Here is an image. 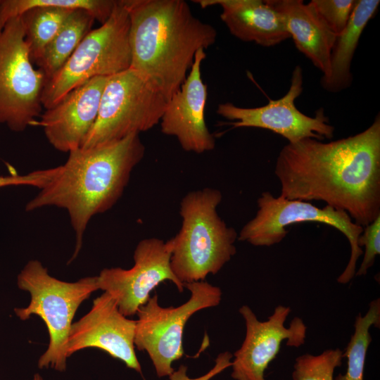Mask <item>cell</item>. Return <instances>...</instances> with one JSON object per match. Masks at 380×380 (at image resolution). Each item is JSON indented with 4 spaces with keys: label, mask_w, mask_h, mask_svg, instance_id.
<instances>
[{
    "label": "cell",
    "mask_w": 380,
    "mask_h": 380,
    "mask_svg": "<svg viewBox=\"0 0 380 380\" xmlns=\"http://www.w3.org/2000/svg\"><path fill=\"white\" fill-rule=\"evenodd\" d=\"M326 25L336 35L348 24L355 0H312L309 2Z\"/></svg>",
    "instance_id": "cell-24"
},
{
    "label": "cell",
    "mask_w": 380,
    "mask_h": 380,
    "mask_svg": "<svg viewBox=\"0 0 380 380\" xmlns=\"http://www.w3.org/2000/svg\"><path fill=\"white\" fill-rule=\"evenodd\" d=\"M115 3V0H0V32L9 20L21 16L30 56L36 63L75 9L87 11L103 24Z\"/></svg>",
    "instance_id": "cell-15"
},
{
    "label": "cell",
    "mask_w": 380,
    "mask_h": 380,
    "mask_svg": "<svg viewBox=\"0 0 380 380\" xmlns=\"http://www.w3.org/2000/svg\"><path fill=\"white\" fill-rule=\"evenodd\" d=\"M189 299L179 307H161L157 294L141 306L137 315L134 346L150 357L158 377L170 376L173 362L183 354L182 336L188 319L196 312L220 304L221 289L204 281L184 284Z\"/></svg>",
    "instance_id": "cell-10"
},
{
    "label": "cell",
    "mask_w": 380,
    "mask_h": 380,
    "mask_svg": "<svg viewBox=\"0 0 380 380\" xmlns=\"http://www.w3.org/2000/svg\"><path fill=\"white\" fill-rule=\"evenodd\" d=\"M145 154L139 134L115 141L69 152L61 165L44 169V181L25 205L33 211L46 206L65 209L75 234L69 262L77 256L91 218L110 210L121 198L134 168Z\"/></svg>",
    "instance_id": "cell-2"
},
{
    "label": "cell",
    "mask_w": 380,
    "mask_h": 380,
    "mask_svg": "<svg viewBox=\"0 0 380 380\" xmlns=\"http://www.w3.org/2000/svg\"><path fill=\"white\" fill-rule=\"evenodd\" d=\"M233 355L229 352L220 353L215 359V365L205 374L197 378H190L187 375V367L182 365L170 376L169 380H210L217 374L232 365L231 359Z\"/></svg>",
    "instance_id": "cell-26"
},
{
    "label": "cell",
    "mask_w": 380,
    "mask_h": 380,
    "mask_svg": "<svg viewBox=\"0 0 380 380\" xmlns=\"http://www.w3.org/2000/svg\"><path fill=\"white\" fill-rule=\"evenodd\" d=\"M136 320L127 318L119 310L114 297L104 291L95 298L91 310L72 324L65 348L68 358L85 348H97L141 372L134 347Z\"/></svg>",
    "instance_id": "cell-14"
},
{
    "label": "cell",
    "mask_w": 380,
    "mask_h": 380,
    "mask_svg": "<svg viewBox=\"0 0 380 380\" xmlns=\"http://www.w3.org/2000/svg\"><path fill=\"white\" fill-rule=\"evenodd\" d=\"M202 8L219 5L220 18L235 37L262 46L277 45L290 35L280 14L267 0H194Z\"/></svg>",
    "instance_id": "cell-18"
},
{
    "label": "cell",
    "mask_w": 380,
    "mask_h": 380,
    "mask_svg": "<svg viewBox=\"0 0 380 380\" xmlns=\"http://www.w3.org/2000/svg\"><path fill=\"white\" fill-rule=\"evenodd\" d=\"M380 325V299L372 300L365 315L359 314L355 320L354 333L348 342L343 356L347 358V369L335 380H363L367 352L372 336L369 329Z\"/></svg>",
    "instance_id": "cell-22"
},
{
    "label": "cell",
    "mask_w": 380,
    "mask_h": 380,
    "mask_svg": "<svg viewBox=\"0 0 380 380\" xmlns=\"http://www.w3.org/2000/svg\"><path fill=\"white\" fill-rule=\"evenodd\" d=\"M303 75L300 65L293 70L289 89L282 97L269 99L267 104L256 108H243L232 103L218 105L217 113L232 120L234 127L266 129L295 143L305 138L323 140L334 137V127L329 123L324 110L319 109L315 116L301 113L295 101L303 91Z\"/></svg>",
    "instance_id": "cell-12"
},
{
    "label": "cell",
    "mask_w": 380,
    "mask_h": 380,
    "mask_svg": "<svg viewBox=\"0 0 380 380\" xmlns=\"http://www.w3.org/2000/svg\"><path fill=\"white\" fill-rule=\"evenodd\" d=\"M32 380H43V378L39 374L37 373L34 375Z\"/></svg>",
    "instance_id": "cell-28"
},
{
    "label": "cell",
    "mask_w": 380,
    "mask_h": 380,
    "mask_svg": "<svg viewBox=\"0 0 380 380\" xmlns=\"http://www.w3.org/2000/svg\"><path fill=\"white\" fill-rule=\"evenodd\" d=\"M357 243L360 248L365 246V251L361 265L355 275L363 276L367 274L380 253V216L363 228Z\"/></svg>",
    "instance_id": "cell-25"
},
{
    "label": "cell",
    "mask_w": 380,
    "mask_h": 380,
    "mask_svg": "<svg viewBox=\"0 0 380 380\" xmlns=\"http://www.w3.org/2000/svg\"><path fill=\"white\" fill-rule=\"evenodd\" d=\"M167 102L131 68L109 77L96 120L81 147L118 141L152 129L160 123Z\"/></svg>",
    "instance_id": "cell-7"
},
{
    "label": "cell",
    "mask_w": 380,
    "mask_h": 380,
    "mask_svg": "<svg viewBox=\"0 0 380 380\" xmlns=\"http://www.w3.org/2000/svg\"><path fill=\"white\" fill-rule=\"evenodd\" d=\"M220 190L204 188L186 194L181 201L182 226L172 238V270L183 284L204 281L216 274L236 254V230L219 216Z\"/></svg>",
    "instance_id": "cell-4"
},
{
    "label": "cell",
    "mask_w": 380,
    "mask_h": 380,
    "mask_svg": "<svg viewBox=\"0 0 380 380\" xmlns=\"http://www.w3.org/2000/svg\"><path fill=\"white\" fill-rule=\"evenodd\" d=\"M46 81L32 65L21 16L11 18L0 32V124L15 132L34 126Z\"/></svg>",
    "instance_id": "cell-9"
},
{
    "label": "cell",
    "mask_w": 380,
    "mask_h": 380,
    "mask_svg": "<svg viewBox=\"0 0 380 380\" xmlns=\"http://www.w3.org/2000/svg\"><path fill=\"white\" fill-rule=\"evenodd\" d=\"M205 57L204 49L197 51L189 74L167 101L160 121L164 134L176 137L183 150L196 153L212 151L215 146L204 118L208 89L201 67Z\"/></svg>",
    "instance_id": "cell-16"
},
{
    "label": "cell",
    "mask_w": 380,
    "mask_h": 380,
    "mask_svg": "<svg viewBox=\"0 0 380 380\" xmlns=\"http://www.w3.org/2000/svg\"><path fill=\"white\" fill-rule=\"evenodd\" d=\"M86 10L75 9L35 63L46 80L53 77L71 56L95 21Z\"/></svg>",
    "instance_id": "cell-21"
},
{
    "label": "cell",
    "mask_w": 380,
    "mask_h": 380,
    "mask_svg": "<svg viewBox=\"0 0 380 380\" xmlns=\"http://www.w3.org/2000/svg\"><path fill=\"white\" fill-rule=\"evenodd\" d=\"M172 251V239L166 241L157 238L142 239L134 250L133 267L104 268L97 276L99 289L114 297L125 317L136 315L150 298V292L166 280L183 292L184 284L171 268Z\"/></svg>",
    "instance_id": "cell-11"
},
{
    "label": "cell",
    "mask_w": 380,
    "mask_h": 380,
    "mask_svg": "<svg viewBox=\"0 0 380 380\" xmlns=\"http://www.w3.org/2000/svg\"><path fill=\"white\" fill-rule=\"evenodd\" d=\"M44 180L43 170H35L25 175L0 176V188L7 186L29 185L39 189Z\"/></svg>",
    "instance_id": "cell-27"
},
{
    "label": "cell",
    "mask_w": 380,
    "mask_h": 380,
    "mask_svg": "<svg viewBox=\"0 0 380 380\" xmlns=\"http://www.w3.org/2000/svg\"><path fill=\"white\" fill-rule=\"evenodd\" d=\"M280 14L297 49L322 72L329 75L330 56L336 34L310 3L302 0H267Z\"/></svg>",
    "instance_id": "cell-19"
},
{
    "label": "cell",
    "mask_w": 380,
    "mask_h": 380,
    "mask_svg": "<svg viewBox=\"0 0 380 380\" xmlns=\"http://www.w3.org/2000/svg\"><path fill=\"white\" fill-rule=\"evenodd\" d=\"M108 77H94L72 89L35 122L34 126L42 127L46 139L56 150L69 153L81 147L96 120Z\"/></svg>",
    "instance_id": "cell-17"
},
{
    "label": "cell",
    "mask_w": 380,
    "mask_h": 380,
    "mask_svg": "<svg viewBox=\"0 0 380 380\" xmlns=\"http://www.w3.org/2000/svg\"><path fill=\"white\" fill-rule=\"evenodd\" d=\"M280 196L324 201L362 227L380 216V116L365 130L324 143L305 138L280 151Z\"/></svg>",
    "instance_id": "cell-1"
},
{
    "label": "cell",
    "mask_w": 380,
    "mask_h": 380,
    "mask_svg": "<svg viewBox=\"0 0 380 380\" xmlns=\"http://www.w3.org/2000/svg\"><path fill=\"white\" fill-rule=\"evenodd\" d=\"M129 18L124 0L116 1L108 19L91 30L51 78L42 95L48 109L68 92L92 78L108 77L130 68Z\"/></svg>",
    "instance_id": "cell-6"
},
{
    "label": "cell",
    "mask_w": 380,
    "mask_h": 380,
    "mask_svg": "<svg viewBox=\"0 0 380 380\" xmlns=\"http://www.w3.org/2000/svg\"><path fill=\"white\" fill-rule=\"evenodd\" d=\"M246 324V336L232 362V377L235 380H266L265 372L277 357L281 345L298 348L305 342L307 327L300 317H294L288 327L285 322L291 312L279 305L265 321L258 319L248 305L239 308Z\"/></svg>",
    "instance_id": "cell-13"
},
{
    "label": "cell",
    "mask_w": 380,
    "mask_h": 380,
    "mask_svg": "<svg viewBox=\"0 0 380 380\" xmlns=\"http://www.w3.org/2000/svg\"><path fill=\"white\" fill-rule=\"evenodd\" d=\"M380 4L379 0H357L343 30L336 35L330 56V71L321 78L324 89L338 93L350 87L353 75L351 62L360 37Z\"/></svg>",
    "instance_id": "cell-20"
},
{
    "label": "cell",
    "mask_w": 380,
    "mask_h": 380,
    "mask_svg": "<svg viewBox=\"0 0 380 380\" xmlns=\"http://www.w3.org/2000/svg\"><path fill=\"white\" fill-rule=\"evenodd\" d=\"M257 202L256 215L242 227L238 240L255 246H271L285 238L286 227L291 224L305 222L328 224L340 231L350 246L349 261L337 281L345 284L354 277L357 261L363 254L357 243L363 227L353 222L348 213L329 205L320 208L308 201L274 197L269 191L263 192Z\"/></svg>",
    "instance_id": "cell-8"
},
{
    "label": "cell",
    "mask_w": 380,
    "mask_h": 380,
    "mask_svg": "<svg viewBox=\"0 0 380 380\" xmlns=\"http://www.w3.org/2000/svg\"><path fill=\"white\" fill-rule=\"evenodd\" d=\"M129 18L130 68L168 101L186 77L200 49L216 41L211 25L184 0H124Z\"/></svg>",
    "instance_id": "cell-3"
},
{
    "label": "cell",
    "mask_w": 380,
    "mask_h": 380,
    "mask_svg": "<svg viewBox=\"0 0 380 380\" xmlns=\"http://www.w3.org/2000/svg\"><path fill=\"white\" fill-rule=\"evenodd\" d=\"M17 284L30 294V302L25 308H15V315L23 321L37 315L48 330L49 343L38 360V367L65 371V348L72 319L82 303L99 289L97 276L63 281L51 276L41 262L32 260L18 275Z\"/></svg>",
    "instance_id": "cell-5"
},
{
    "label": "cell",
    "mask_w": 380,
    "mask_h": 380,
    "mask_svg": "<svg viewBox=\"0 0 380 380\" xmlns=\"http://www.w3.org/2000/svg\"><path fill=\"white\" fill-rule=\"evenodd\" d=\"M343 351L340 348L327 349L319 355L303 354L296 357L293 380H334L336 367L341 365Z\"/></svg>",
    "instance_id": "cell-23"
}]
</instances>
